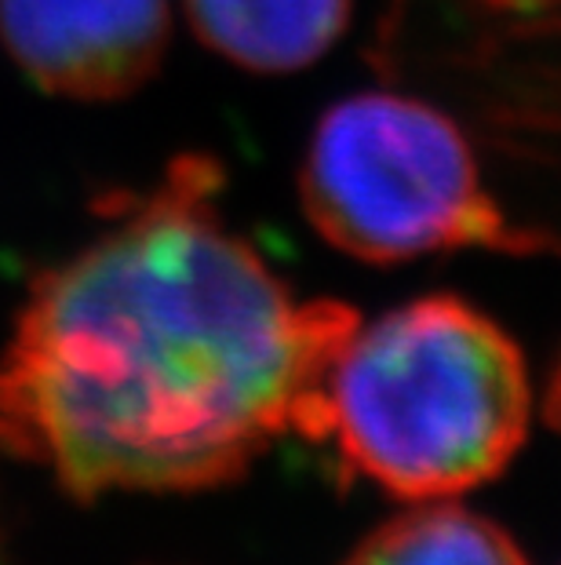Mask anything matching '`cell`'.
Wrapping results in <instances>:
<instances>
[{
    "label": "cell",
    "instance_id": "6",
    "mask_svg": "<svg viewBox=\"0 0 561 565\" xmlns=\"http://www.w3.org/2000/svg\"><path fill=\"white\" fill-rule=\"evenodd\" d=\"M346 565H529L496 522L427 500L368 533Z\"/></svg>",
    "mask_w": 561,
    "mask_h": 565
},
{
    "label": "cell",
    "instance_id": "3",
    "mask_svg": "<svg viewBox=\"0 0 561 565\" xmlns=\"http://www.w3.org/2000/svg\"><path fill=\"white\" fill-rule=\"evenodd\" d=\"M300 204L332 248L379 267L463 248H561L504 212L467 131L401 92H357L321 114L300 164Z\"/></svg>",
    "mask_w": 561,
    "mask_h": 565
},
{
    "label": "cell",
    "instance_id": "5",
    "mask_svg": "<svg viewBox=\"0 0 561 565\" xmlns=\"http://www.w3.org/2000/svg\"><path fill=\"white\" fill-rule=\"evenodd\" d=\"M190 30L208 52L248 74H295L332 52L350 26L354 0H183Z\"/></svg>",
    "mask_w": 561,
    "mask_h": 565
},
{
    "label": "cell",
    "instance_id": "1",
    "mask_svg": "<svg viewBox=\"0 0 561 565\" xmlns=\"http://www.w3.org/2000/svg\"><path fill=\"white\" fill-rule=\"evenodd\" d=\"M223 168L183 153L44 270L0 358V449L80 500L190 492L310 438L362 321L300 299L223 212Z\"/></svg>",
    "mask_w": 561,
    "mask_h": 565
},
{
    "label": "cell",
    "instance_id": "7",
    "mask_svg": "<svg viewBox=\"0 0 561 565\" xmlns=\"http://www.w3.org/2000/svg\"><path fill=\"white\" fill-rule=\"evenodd\" d=\"M547 416H551V424L561 427V369L554 372L551 391H547Z\"/></svg>",
    "mask_w": 561,
    "mask_h": 565
},
{
    "label": "cell",
    "instance_id": "2",
    "mask_svg": "<svg viewBox=\"0 0 561 565\" xmlns=\"http://www.w3.org/2000/svg\"><path fill=\"white\" fill-rule=\"evenodd\" d=\"M529 413V369L504 324L460 296H423L354 324L310 438L328 441L350 475L427 503L504 471Z\"/></svg>",
    "mask_w": 561,
    "mask_h": 565
},
{
    "label": "cell",
    "instance_id": "8",
    "mask_svg": "<svg viewBox=\"0 0 561 565\" xmlns=\"http://www.w3.org/2000/svg\"><path fill=\"white\" fill-rule=\"evenodd\" d=\"M499 8H543V4H561V0H488Z\"/></svg>",
    "mask_w": 561,
    "mask_h": 565
},
{
    "label": "cell",
    "instance_id": "4",
    "mask_svg": "<svg viewBox=\"0 0 561 565\" xmlns=\"http://www.w3.org/2000/svg\"><path fill=\"white\" fill-rule=\"evenodd\" d=\"M11 58L41 92L114 103L139 92L169 52V0H0Z\"/></svg>",
    "mask_w": 561,
    "mask_h": 565
}]
</instances>
